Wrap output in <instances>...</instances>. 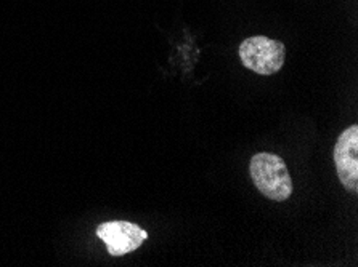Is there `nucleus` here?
<instances>
[{
  "instance_id": "1",
  "label": "nucleus",
  "mask_w": 358,
  "mask_h": 267,
  "mask_svg": "<svg viewBox=\"0 0 358 267\" xmlns=\"http://www.w3.org/2000/svg\"><path fill=\"white\" fill-rule=\"evenodd\" d=\"M254 186L273 201H285L292 194V179L285 160L272 152H259L249 165Z\"/></svg>"
},
{
  "instance_id": "2",
  "label": "nucleus",
  "mask_w": 358,
  "mask_h": 267,
  "mask_svg": "<svg viewBox=\"0 0 358 267\" xmlns=\"http://www.w3.org/2000/svg\"><path fill=\"white\" fill-rule=\"evenodd\" d=\"M240 59L244 68L260 75H273L285 66V43L265 36H254L240 45Z\"/></svg>"
},
{
  "instance_id": "3",
  "label": "nucleus",
  "mask_w": 358,
  "mask_h": 267,
  "mask_svg": "<svg viewBox=\"0 0 358 267\" xmlns=\"http://www.w3.org/2000/svg\"><path fill=\"white\" fill-rule=\"evenodd\" d=\"M96 236L106 245L111 256H124L142 247L148 238V232L134 222L110 221L99 226Z\"/></svg>"
},
{
  "instance_id": "4",
  "label": "nucleus",
  "mask_w": 358,
  "mask_h": 267,
  "mask_svg": "<svg viewBox=\"0 0 358 267\" xmlns=\"http://www.w3.org/2000/svg\"><path fill=\"white\" fill-rule=\"evenodd\" d=\"M358 127L352 125L341 133L334 146V163L339 181L347 192H358Z\"/></svg>"
}]
</instances>
